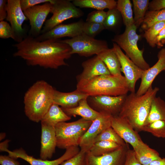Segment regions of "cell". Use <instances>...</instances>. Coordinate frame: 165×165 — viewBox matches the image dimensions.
I'll use <instances>...</instances> for the list:
<instances>
[{"instance_id":"c3c4849f","label":"cell","mask_w":165,"mask_h":165,"mask_svg":"<svg viewBox=\"0 0 165 165\" xmlns=\"http://www.w3.org/2000/svg\"><path fill=\"white\" fill-rule=\"evenodd\" d=\"M6 134L4 133H2L0 134V141L2 140L5 137Z\"/></svg>"},{"instance_id":"1f68e13d","label":"cell","mask_w":165,"mask_h":165,"mask_svg":"<svg viewBox=\"0 0 165 165\" xmlns=\"http://www.w3.org/2000/svg\"><path fill=\"white\" fill-rule=\"evenodd\" d=\"M100 141L113 142L122 146L126 145L124 140L111 127L106 128L95 139L94 143Z\"/></svg>"},{"instance_id":"7bdbcfd3","label":"cell","mask_w":165,"mask_h":165,"mask_svg":"<svg viewBox=\"0 0 165 165\" xmlns=\"http://www.w3.org/2000/svg\"><path fill=\"white\" fill-rule=\"evenodd\" d=\"M0 164L1 165H20V163L17 159L9 156L0 155Z\"/></svg>"},{"instance_id":"836d02e7","label":"cell","mask_w":165,"mask_h":165,"mask_svg":"<svg viewBox=\"0 0 165 165\" xmlns=\"http://www.w3.org/2000/svg\"><path fill=\"white\" fill-rule=\"evenodd\" d=\"M165 27V21L159 22L154 24L145 31L144 37L150 46L153 48L156 46V41L157 36Z\"/></svg>"},{"instance_id":"ffe728a7","label":"cell","mask_w":165,"mask_h":165,"mask_svg":"<svg viewBox=\"0 0 165 165\" xmlns=\"http://www.w3.org/2000/svg\"><path fill=\"white\" fill-rule=\"evenodd\" d=\"M82 72L77 77V80H88L103 75L111 74L106 66L97 55L83 62Z\"/></svg>"},{"instance_id":"74e56055","label":"cell","mask_w":165,"mask_h":165,"mask_svg":"<svg viewBox=\"0 0 165 165\" xmlns=\"http://www.w3.org/2000/svg\"><path fill=\"white\" fill-rule=\"evenodd\" d=\"M107 12L104 10H96L91 12L87 15L86 21L103 24Z\"/></svg>"},{"instance_id":"4316f807","label":"cell","mask_w":165,"mask_h":165,"mask_svg":"<svg viewBox=\"0 0 165 165\" xmlns=\"http://www.w3.org/2000/svg\"><path fill=\"white\" fill-rule=\"evenodd\" d=\"M72 3L76 7L97 10L112 9L116 8L117 5V1L114 0H74Z\"/></svg>"},{"instance_id":"5b68a950","label":"cell","mask_w":165,"mask_h":165,"mask_svg":"<svg viewBox=\"0 0 165 165\" xmlns=\"http://www.w3.org/2000/svg\"><path fill=\"white\" fill-rule=\"evenodd\" d=\"M92 122L81 118L71 122L58 123L55 127L57 147L66 149L72 147L78 146L80 138Z\"/></svg>"},{"instance_id":"ba28073f","label":"cell","mask_w":165,"mask_h":165,"mask_svg":"<svg viewBox=\"0 0 165 165\" xmlns=\"http://www.w3.org/2000/svg\"><path fill=\"white\" fill-rule=\"evenodd\" d=\"M60 41L70 47L72 55L76 53L85 57L97 55L108 48L106 41L96 39L83 33L73 38Z\"/></svg>"},{"instance_id":"ab89813d","label":"cell","mask_w":165,"mask_h":165,"mask_svg":"<svg viewBox=\"0 0 165 165\" xmlns=\"http://www.w3.org/2000/svg\"><path fill=\"white\" fill-rule=\"evenodd\" d=\"M54 0H20V5L23 11L40 4L46 3H53Z\"/></svg>"},{"instance_id":"bcb514c9","label":"cell","mask_w":165,"mask_h":165,"mask_svg":"<svg viewBox=\"0 0 165 165\" xmlns=\"http://www.w3.org/2000/svg\"><path fill=\"white\" fill-rule=\"evenodd\" d=\"M149 165H165V158L153 160Z\"/></svg>"},{"instance_id":"3957f363","label":"cell","mask_w":165,"mask_h":165,"mask_svg":"<svg viewBox=\"0 0 165 165\" xmlns=\"http://www.w3.org/2000/svg\"><path fill=\"white\" fill-rule=\"evenodd\" d=\"M159 88L150 87L141 95L135 92L127 95L118 115L125 119L137 132L141 131L148 116L152 101Z\"/></svg>"},{"instance_id":"4dcf8cb0","label":"cell","mask_w":165,"mask_h":165,"mask_svg":"<svg viewBox=\"0 0 165 165\" xmlns=\"http://www.w3.org/2000/svg\"><path fill=\"white\" fill-rule=\"evenodd\" d=\"M134 24L138 28L142 24L148 9L149 0H133Z\"/></svg>"},{"instance_id":"5bb4252c","label":"cell","mask_w":165,"mask_h":165,"mask_svg":"<svg viewBox=\"0 0 165 165\" xmlns=\"http://www.w3.org/2000/svg\"><path fill=\"white\" fill-rule=\"evenodd\" d=\"M80 150L78 146H73L66 149L64 153L59 158L52 160H43L37 159L28 155L22 148L11 151L8 149L5 152L8 153L9 156L17 159H21L29 163L30 165H60L63 162L76 154Z\"/></svg>"},{"instance_id":"cb8c5ba5","label":"cell","mask_w":165,"mask_h":165,"mask_svg":"<svg viewBox=\"0 0 165 165\" xmlns=\"http://www.w3.org/2000/svg\"><path fill=\"white\" fill-rule=\"evenodd\" d=\"M133 150L137 160L142 165H149L153 160L161 158L157 151L150 148L142 140Z\"/></svg>"},{"instance_id":"f1b7e54d","label":"cell","mask_w":165,"mask_h":165,"mask_svg":"<svg viewBox=\"0 0 165 165\" xmlns=\"http://www.w3.org/2000/svg\"><path fill=\"white\" fill-rule=\"evenodd\" d=\"M116 8L120 13L126 27L134 24L132 4L130 0H118Z\"/></svg>"},{"instance_id":"8fae6325","label":"cell","mask_w":165,"mask_h":165,"mask_svg":"<svg viewBox=\"0 0 165 165\" xmlns=\"http://www.w3.org/2000/svg\"><path fill=\"white\" fill-rule=\"evenodd\" d=\"M127 95L90 96L87 98V101L90 106L96 111L115 116L119 115Z\"/></svg>"},{"instance_id":"8992f818","label":"cell","mask_w":165,"mask_h":165,"mask_svg":"<svg viewBox=\"0 0 165 165\" xmlns=\"http://www.w3.org/2000/svg\"><path fill=\"white\" fill-rule=\"evenodd\" d=\"M134 24L126 27L123 33L115 36L112 41L125 52L126 55L137 66L144 70L150 68L143 56L144 50H140L137 42L141 36L136 32Z\"/></svg>"},{"instance_id":"52a82bcc","label":"cell","mask_w":165,"mask_h":165,"mask_svg":"<svg viewBox=\"0 0 165 165\" xmlns=\"http://www.w3.org/2000/svg\"><path fill=\"white\" fill-rule=\"evenodd\" d=\"M51 4V13L53 15L46 21L41 34L49 31L67 20L80 17L84 14L69 0H54Z\"/></svg>"},{"instance_id":"30bf717a","label":"cell","mask_w":165,"mask_h":165,"mask_svg":"<svg viewBox=\"0 0 165 165\" xmlns=\"http://www.w3.org/2000/svg\"><path fill=\"white\" fill-rule=\"evenodd\" d=\"M100 114L92 123L85 134L80 138L79 146L80 149L86 152L94 143L96 137L103 130L111 127L113 116L106 112H100Z\"/></svg>"},{"instance_id":"d4e9b609","label":"cell","mask_w":165,"mask_h":165,"mask_svg":"<svg viewBox=\"0 0 165 165\" xmlns=\"http://www.w3.org/2000/svg\"><path fill=\"white\" fill-rule=\"evenodd\" d=\"M97 56L104 63L111 75H122L120 62L113 48L103 51Z\"/></svg>"},{"instance_id":"ee69618b","label":"cell","mask_w":165,"mask_h":165,"mask_svg":"<svg viewBox=\"0 0 165 165\" xmlns=\"http://www.w3.org/2000/svg\"><path fill=\"white\" fill-rule=\"evenodd\" d=\"M165 44V27L160 31L156 38V44L158 48L163 47Z\"/></svg>"},{"instance_id":"8d00e7d4","label":"cell","mask_w":165,"mask_h":165,"mask_svg":"<svg viewBox=\"0 0 165 165\" xmlns=\"http://www.w3.org/2000/svg\"><path fill=\"white\" fill-rule=\"evenodd\" d=\"M86 152L80 149L76 154L63 162L60 165H87Z\"/></svg>"},{"instance_id":"277c9868","label":"cell","mask_w":165,"mask_h":165,"mask_svg":"<svg viewBox=\"0 0 165 165\" xmlns=\"http://www.w3.org/2000/svg\"><path fill=\"white\" fill-rule=\"evenodd\" d=\"M76 89L89 96H118L127 95L129 91L125 78L122 75H103L90 80H79Z\"/></svg>"},{"instance_id":"f6af8a7d","label":"cell","mask_w":165,"mask_h":165,"mask_svg":"<svg viewBox=\"0 0 165 165\" xmlns=\"http://www.w3.org/2000/svg\"><path fill=\"white\" fill-rule=\"evenodd\" d=\"M7 0H0V21L6 19L7 15Z\"/></svg>"},{"instance_id":"f35d334b","label":"cell","mask_w":165,"mask_h":165,"mask_svg":"<svg viewBox=\"0 0 165 165\" xmlns=\"http://www.w3.org/2000/svg\"><path fill=\"white\" fill-rule=\"evenodd\" d=\"M0 38L2 39L13 38V30L10 25L4 20L0 21Z\"/></svg>"},{"instance_id":"9a60e30c","label":"cell","mask_w":165,"mask_h":165,"mask_svg":"<svg viewBox=\"0 0 165 165\" xmlns=\"http://www.w3.org/2000/svg\"><path fill=\"white\" fill-rule=\"evenodd\" d=\"M84 22L82 20H79L67 24H61L35 38L39 41L59 40L60 38L66 37L73 38L83 33L82 27Z\"/></svg>"},{"instance_id":"60d3db41","label":"cell","mask_w":165,"mask_h":165,"mask_svg":"<svg viewBox=\"0 0 165 165\" xmlns=\"http://www.w3.org/2000/svg\"><path fill=\"white\" fill-rule=\"evenodd\" d=\"M123 165H142L137 160L133 150L127 149Z\"/></svg>"},{"instance_id":"7dc6e473","label":"cell","mask_w":165,"mask_h":165,"mask_svg":"<svg viewBox=\"0 0 165 165\" xmlns=\"http://www.w3.org/2000/svg\"><path fill=\"white\" fill-rule=\"evenodd\" d=\"M9 141V140H6L0 143V149L1 152H4L5 150L8 149V143Z\"/></svg>"},{"instance_id":"4fadbf2b","label":"cell","mask_w":165,"mask_h":165,"mask_svg":"<svg viewBox=\"0 0 165 165\" xmlns=\"http://www.w3.org/2000/svg\"><path fill=\"white\" fill-rule=\"evenodd\" d=\"M52 6V4L48 2L36 5L23 11L29 21L30 35L36 38L41 34L42 26L48 15L51 13Z\"/></svg>"},{"instance_id":"603a6c76","label":"cell","mask_w":165,"mask_h":165,"mask_svg":"<svg viewBox=\"0 0 165 165\" xmlns=\"http://www.w3.org/2000/svg\"><path fill=\"white\" fill-rule=\"evenodd\" d=\"M71 119L60 106L53 103L45 114L40 122L41 124L55 127L58 123L66 122Z\"/></svg>"},{"instance_id":"d6986e66","label":"cell","mask_w":165,"mask_h":165,"mask_svg":"<svg viewBox=\"0 0 165 165\" xmlns=\"http://www.w3.org/2000/svg\"><path fill=\"white\" fill-rule=\"evenodd\" d=\"M40 159L48 160L55 152L57 141L55 127L41 124Z\"/></svg>"},{"instance_id":"6da1fadb","label":"cell","mask_w":165,"mask_h":165,"mask_svg":"<svg viewBox=\"0 0 165 165\" xmlns=\"http://www.w3.org/2000/svg\"><path fill=\"white\" fill-rule=\"evenodd\" d=\"M13 46L17 50L13 54L14 57L22 59L28 66L46 69H57L68 65L65 61L72 55L70 47L59 39L39 41L30 35Z\"/></svg>"},{"instance_id":"2e32d148","label":"cell","mask_w":165,"mask_h":165,"mask_svg":"<svg viewBox=\"0 0 165 165\" xmlns=\"http://www.w3.org/2000/svg\"><path fill=\"white\" fill-rule=\"evenodd\" d=\"M158 60L151 67L144 70L141 77V82L136 93L138 95L145 94L152 86V83L157 75L161 72H165V48L162 49L157 55Z\"/></svg>"},{"instance_id":"83f0119b","label":"cell","mask_w":165,"mask_h":165,"mask_svg":"<svg viewBox=\"0 0 165 165\" xmlns=\"http://www.w3.org/2000/svg\"><path fill=\"white\" fill-rule=\"evenodd\" d=\"M122 146L113 142L100 141L94 143L89 151L94 156H100L114 151Z\"/></svg>"},{"instance_id":"e575fe53","label":"cell","mask_w":165,"mask_h":165,"mask_svg":"<svg viewBox=\"0 0 165 165\" xmlns=\"http://www.w3.org/2000/svg\"><path fill=\"white\" fill-rule=\"evenodd\" d=\"M121 17L120 13L116 7L108 10L103 24L105 29H114L119 24Z\"/></svg>"},{"instance_id":"7c38bea8","label":"cell","mask_w":165,"mask_h":165,"mask_svg":"<svg viewBox=\"0 0 165 165\" xmlns=\"http://www.w3.org/2000/svg\"><path fill=\"white\" fill-rule=\"evenodd\" d=\"M120 61L121 71L124 74L127 82L129 91L135 92L136 82L141 78L144 70L134 64L125 54L120 48L116 43H113V47Z\"/></svg>"},{"instance_id":"b9f144b4","label":"cell","mask_w":165,"mask_h":165,"mask_svg":"<svg viewBox=\"0 0 165 165\" xmlns=\"http://www.w3.org/2000/svg\"><path fill=\"white\" fill-rule=\"evenodd\" d=\"M165 9V0H153L149 2V11L160 10Z\"/></svg>"},{"instance_id":"484cf974","label":"cell","mask_w":165,"mask_h":165,"mask_svg":"<svg viewBox=\"0 0 165 165\" xmlns=\"http://www.w3.org/2000/svg\"><path fill=\"white\" fill-rule=\"evenodd\" d=\"M165 120V101L160 97L152 100L149 112L144 125L153 122Z\"/></svg>"},{"instance_id":"7402d4cb","label":"cell","mask_w":165,"mask_h":165,"mask_svg":"<svg viewBox=\"0 0 165 165\" xmlns=\"http://www.w3.org/2000/svg\"><path fill=\"white\" fill-rule=\"evenodd\" d=\"M62 108L64 112L71 117L79 116L85 120L92 121L100 114V112L94 110L90 106L87 102V98L80 100L78 106L75 107Z\"/></svg>"},{"instance_id":"9c48e42d","label":"cell","mask_w":165,"mask_h":165,"mask_svg":"<svg viewBox=\"0 0 165 165\" xmlns=\"http://www.w3.org/2000/svg\"><path fill=\"white\" fill-rule=\"evenodd\" d=\"M6 20L10 23L13 35V40L19 43L26 36L22 27L24 22L28 20L20 5V0H7Z\"/></svg>"},{"instance_id":"44dd1931","label":"cell","mask_w":165,"mask_h":165,"mask_svg":"<svg viewBox=\"0 0 165 165\" xmlns=\"http://www.w3.org/2000/svg\"><path fill=\"white\" fill-rule=\"evenodd\" d=\"M89 96L77 89L69 92H62L55 89L53 103L63 108H71L78 105L82 99L87 98Z\"/></svg>"},{"instance_id":"d6a6232c","label":"cell","mask_w":165,"mask_h":165,"mask_svg":"<svg viewBox=\"0 0 165 165\" xmlns=\"http://www.w3.org/2000/svg\"><path fill=\"white\" fill-rule=\"evenodd\" d=\"M141 131L151 133L158 138H165V120L156 121L146 124Z\"/></svg>"},{"instance_id":"d590c367","label":"cell","mask_w":165,"mask_h":165,"mask_svg":"<svg viewBox=\"0 0 165 165\" xmlns=\"http://www.w3.org/2000/svg\"><path fill=\"white\" fill-rule=\"evenodd\" d=\"M105 28L102 24L86 21L84 22L82 27L83 34L94 38Z\"/></svg>"},{"instance_id":"f546056e","label":"cell","mask_w":165,"mask_h":165,"mask_svg":"<svg viewBox=\"0 0 165 165\" xmlns=\"http://www.w3.org/2000/svg\"><path fill=\"white\" fill-rule=\"evenodd\" d=\"M162 21H165V9L147 11L141 24V28L145 31L156 23Z\"/></svg>"},{"instance_id":"7a4b0ae2","label":"cell","mask_w":165,"mask_h":165,"mask_svg":"<svg viewBox=\"0 0 165 165\" xmlns=\"http://www.w3.org/2000/svg\"><path fill=\"white\" fill-rule=\"evenodd\" d=\"M55 89L47 82L39 80L26 91L24 97V112L31 121L40 122L53 103Z\"/></svg>"},{"instance_id":"ac0fdd59","label":"cell","mask_w":165,"mask_h":165,"mask_svg":"<svg viewBox=\"0 0 165 165\" xmlns=\"http://www.w3.org/2000/svg\"><path fill=\"white\" fill-rule=\"evenodd\" d=\"M127 145L117 150L100 156H95L86 152L87 165H123L127 149Z\"/></svg>"},{"instance_id":"e0dca14e","label":"cell","mask_w":165,"mask_h":165,"mask_svg":"<svg viewBox=\"0 0 165 165\" xmlns=\"http://www.w3.org/2000/svg\"><path fill=\"white\" fill-rule=\"evenodd\" d=\"M111 127L125 142L135 148L142 141L138 132L125 119L118 115L113 116Z\"/></svg>"}]
</instances>
